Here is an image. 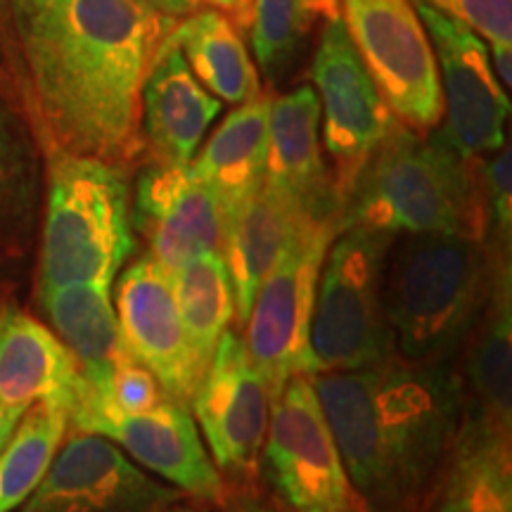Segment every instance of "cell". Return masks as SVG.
I'll return each mask as SVG.
<instances>
[{
	"mask_svg": "<svg viewBox=\"0 0 512 512\" xmlns=\"http://www.w3.org/2000/svg\"><path fill=\"white\" fill-rule=\"evenodd\" d=\"M512 259H498L489 294L460 347L463 413L512 437Z\"/></svg>",
	"mask_w": 512,
	"mask_h": 512,
	"instance_id": "cell-19",
	"label": "cell"
},
{
	"mask_svg": "<svg viewBox=\"0 0 512 512\" xmlns=\"http://www.w3.org/2000/svg\"><path fill=\"white\" fill-rule=\"evenodd\" d=\"M110 292L98 285H64L36 292L50 328L79 363L86 380L83 399H102L110 392L117 370L131 361Z\"/></svg>",
	"mask_w": 512,
	"mask_h": 512,
	"instance_id": "cell-22",
	"label": "cell"
},
{
	"mask_svg": "<svg viewBox=\"0 0 512 512\" xmlns=\"http://www.w3.org/2000/svg\"><path fill=\"white\" fill-rule=\"evenodd\" d=\"M311 382L356 494L420 510L463 420L456 366L394 354Z\"/></svg>",
	"mask_w": 512,
	"mask_h": 512,
	"instance_id": "cell-2",
	"label": "cell"
},
{
	"mask_svg": "<svg viewBox=\"0 0 512 512\" xmlns=\"http://www.w3.org/2000/svg\"><path fill=\"white\" fill-rule=\"evenodd\" d=\"M304 219L339 230V192L320 143V100L316 88L297 86L271 98L268 112L266 181Z\"/></svg>",
	"mask_w": 512,
	"mask_h": 512,
	"instance_id": "cell-17",
	"label": "cell"
},
{
	"mask_svg": "<svg viewBox=\"0 0 512 512\" xmlns=\"http://www.w3.org/2000/svg\"><path fill=\"white\" fill-rule=\"evenodd\" d=\"M271 406L273 392L245 337L226 330L190 399L204 446L226 482H254Z\"/></svg>",
	"mask_w": 512,
	"mask_h": 512,
	"instance_id": "cell-10",
	"label": "cell"
},
{
	"mask_svg": "<svg viewBox=\"0 0 512 512\" xmlns=\"http://www.w3.org/2000/svg\"><path fill=\"white\" fill-rule=\"evenodd\" d=\"M174 275V297L192 349L207 370L221 335L235 318V292L221 252L190 259Z\"/></svg>",
	"mask_w": 512,
	"mask_h": 512,
	"instance_id": "cell-27",
	"label": "cell"
},
{
	"mask_svg": "<svg viewBox=\"0 0 512 512\" xmlns=\"http://www.w3.org/2000/svg\"><path fill=\"white\" fill-rule=\"evenodd\" d=\"M268 112H271L268 95H256L242 102L221 121L200 155L190 162L195 174L214 192L226 226L264 188Z\"/></svg>",
	"mask_w": 512,
	"mask_h": 512,
	"instance_id": "cell-24",
	"label": "cell"
},
{
	"mask_svg": "<svg viewBox=\"0 0 512 512\" xmlns=\"http://www.w3.org/2000/svg\"><path fill=\"white\" fill-rule=\"evenodd\" d=\"M24 408L17 406H8L3 399H0V451H3L5 444H8L12 432L17 430L19 420H22Z\"/></svg>",
	"mask_w": 512,
	"mask_h": 512,
	"instance_id": "cell-35",
	"label": "cell"
},
{
	"mask_svg": "<svg viewBox=\"0 0 512 512\" xmlns=\"http://www.w3.org/2000/svg\"><path fill=\"white\" fill-rule=\"evenodd\" d=\"M140 3L150 5L152 10L162 12V15L181 19V17H188L190 12H195L200 0H140Z\"/></svg>",
	"mask_w": 512,
	"mask_h": 512,
	"instance_id": "cell-34",
	"label": "cell"
},
{
	"mask_svg": "<svg viewBox=\"0 0 512 512\" xmlns=\"http://www.w3.org/2000/svg\"><path fill=\"white\" fill-rule=\"evenodd\" d=\"M311 79L320 100V143L330 159L342 202L370 152L380 145L396 119L351 46L339 15L323 22Z\"/></svg>",
	"mask_w": 512,
	"mask_h": 512,
	"instance_id": "cell-12",
	"label": "cell"
},
{
	"mask_svg": "<svg viewBox=\"0 0 512 512\" xmlns=\"http://www.w3.org/2000/svg\"><path fill=\"white\" fill-rule=\"evenodd\" d=\"M69 432V415L50 403L24 411L17 430L0 451V512H15L46 477Z\"/></svg>",
	"mask_w": 512,
	"mask_h": 512,
	"instance_id": "cell-28",
	"label": "cell"
},
{
	"mask_svg": "<svg viewBox=\"0 0 512 512\" xmlns=\"http://www.w3.org/2000/svg\"><path fill=\"white\" fill-rule=\"evenodd\" d=\"M456 17L489 43H512V0H422Z\"/></svg>",
	"mask_w": 512,
	"mask_h": 512,
	"instance_id": "cell-30",
	"label": "cell"
},
{
	"mask_svg": "<svg viewBox=\"0 0 512 512\" xmlns=\"http://www.w3.org/2000/svg\"><path fill=\"white\" fill-rule=\"evenodd\" d=\"M256 475L285 512H351L349 482L311 375H294L273 399Z\"/></svg>",
	"mask_w": 512,
	"mask_h": 512,
	"instance_id": "cell-7",
	"label": "cell"
},
{
	"mask_svg": "<svg viewBox=\"0 0 512 512\" xmlns=\"http://www.w3.org/2000/svg\"><path fill=\"white\" fill-rule=\"evenodd\" d=\"M131 223L147 254L171 273L195 256L221 252L226 235L219 202L192 164L147 159L131 185Z\"/></svg>",
	"mask_w": 512,
	"mask_h": 512,
	"instance_id": "cell-15",
	"label": "cell"
},
{
	"mask_svg": "<svg viewBox=\"0 0 512 512\" xmlns=\"http://www.w3.org/2000/svg\"><path fill=\"white\" fill-rule=\"evenodd\" d=\"M221 512H285L273 498L256 491L252 482H228L226 496L219 505Z\"/></svg>",
	"mask_w": 512,
	"mask_h": 512,
	"instance_id": "cell-31",
	"label": "cell"
},
{
	"mask_svg": "<svg viewBox=\"0 0 512 512\" xmlns=\"http://www.w3.org/2000/svg\"><path fill=\"white\" fill-rule=\"evenodd\" d=\"M10 29H12V17H10V8H8V0H0V62L8 60V55L12 57L17 53L12 48H17L15 43L10 41ZM12 34H15V29H12Z\"/></svg>",
	"mask_w": 512,
	"mask_h": 512,
	"instance_id": "cell-37",
	"label": "cell"
},
{
	"mask_svg": "<svg viewBox=\"0 0 512 512\" xmlns=\"http://www.w3.org/2000/svg\"><path fill=\"white\" fill-rule=\"evenodd\" d=\"M171 38L190 72L211 95L230 105L261 95V81L238 27L221 10H195L176 22Z\"/></svg>",
	"mask_w": 512,
	"mask_h": 512,
	"instance_id": "cell-26",
	"label": "cell"
},
{
	"mask_svg": "<svg viewBox=\"0 0 512 512\" xmlns=\"http://www.w3.org/2000/svg\"><path fill=\"white\" fill-rule=\"evenodd\" d=\"M302 3H304V12L306 17H309V22H313V19L325 22V19L339 15L337 0H302Z\"/></svg>",
	"mask_w": 512,
	"mask_h": 512,
	"instance_id": "cell-38",
	"label": "cell"
},
{
	"mask_svg": "<svg viewBox=\"0 0 512 512\" xmlns=\"http://www.w3.org/2000/svg\"><path fill=\"white\" fill-rule=\"evenodd\" d=\"M420 512H512V437L463 413Z\"/></svg>",
	"mask_w": 512,
	"mask_h": 512,
	"instance_id": "cell-21",
	"label": "cell"
},
{
	"mask_svg": "<svg viewBox=\"0 0 512 512\" xmlns=\"http://www.w3.org/2000/svg\"><path fill=\"white\" fill-rule=\"evenodd\" d=\"M430 36L439 69L444 117L439 131L460 155H494L508 143L505 121L510 98L491 67L489 50L477 31L432 5L413 0Z\"/></svg>",
	"mask_w": 512,
	"mask_h": 512,
	"instance_id": "cell-11",
	"label": "cell"
},
{
	"mask_svg": "<svg viewBox=\"0 0 512 512\" xmlns=\"http://www.w3.org/2000/svg\"><path fill=\"white\" fill-rule=\"evenodd\" d=\"M498 259L460 233L396 235L384 268V313L394 354L453 363L482 311Z\"/></svg>",
	"mask_w": 512,
	"mask_h": 512,
	"instance_id": "cell-4",
	"label": "cell"
},
{
	"mask_svg": "<svg viewBox=\"0 0 512 512\" xmlns=\"http://www.w3.org/2000/svg\"><path fill=\"white\" fill-rule=\"evenodd\" d=\"M204 3L214 5L216 10H221V12H226V15L235 17L240 24L252 22L254 0H204Z\"/></svg>",
	"mask_w": 512,
	"mask_h": 512,
	"instance_id": "cell-36",
	"label": "cell"
},
{
	"mask_svg": "<svg viewBox=\"0 0 512 512\" xmlns=\"http://www.w3.org/2000/svg\"><path fill=\"white\" fill-rule=\"evenodd\" d=\"M41 190V147L34 126L0 88V256L27 254Z\"/></svg>",
	"mask_w": 512,
	"mask_h": 512,
	"instance_id": "cell-25",
	"label": "cell"
},
{
	"mask_svg": "<svg viewBox=\"0 0 512 512\" xmlns=\"http://www.w3.org/2000/svg\"><path fill=\"white\" fill-rule=\"evenodd\" d=\"M351 512H420L418 508H403V505H377V503H368L363 498H358L356 508Z\"/></svg>",
	"mask_w": 512,
	"mask_h": 512,
	"instance_id": "cell-40",
	"label": "cell"
},
{
	"mask_svg": "<svg viewBox=\"0 0 512 512\" xmlns=\"http://www.w3.org/2000/svg\"><path fill=\"white\" fill-rule=\"evenodd\" d=\"M396 235L351 226L332 238L311 316L316 373L375 366L394 356L384 313V268Z\"/></svg>",
	"mask_w": 512,
	"mask_h": 512,
	"instance_id": "cell-6",
	"label": "cell"
},
{
	"mask_svg": "<svg viewBox=\"0 0 512 512\" xmlns=\"http://www.w3.org/2000/svg\"><path fill=\"white\" fill-rule=\"evenodd\" d=\"M86 394L79 363L43 320L0 297V399L27 411L50 403L72 415Z\"/></svg>",
	"mask_w": 512,
	"mask_h": 512,
	"instance_id": "cell-18",
	"label": "cell"
},
{
	"mask_svg": "<svg viewBox=\"0 0 512 512\" xmlns=\"http://www.w3.org/2000/svg\"><path fill=\"white\" fill-rule=\"evenodd\" d=\"M311 228L325 226L304 219L285 197H280L266 183L228 223L221 254L233 280L235 316L240 325H245L256 292L271 268L278 264L285 249Z\"/></svg>",
	"mask_w": 512,
	"mask_h": 512,
	"instance_id": "cell-23",
	"label": "cell"
},
{
	"mask_svg": "<svg viewBox=\"0 0 512 512\" xmlns=\"http://www.w3.org/2000/svg\"><path fill=\"white\" fill-rule=\"evenodd\" d=\"M221 107V100L190 72L171 34L166 36L143 86L140 128L147 159L190 164L200 150L204 133L221 114Z\"/></svg>",
	"mask_w": 512,
	"mask_h": 512,
	"instance_id": "cell-20",
	"label": "cell"
},
{
	"mask_svg": "<svg viewBox=\"0 0 512 512\" xmlns=\"http://www.w3.org/2000/svg\"><path fill=\"white\" fill-rule=\"evenodd\" d=\"M12 261H8V259H3V256H0V266H10Z\"/></svg>",
	"mask_w": 512,
	"mask_h": 512,
	"instance_id": "cell-42",
	"label": "cell"
},
{
	"mask_svg": "<svg viewBox=\"0 0 512 512\" xmlns=\"http://www.w3.org/2000/svg\"><path fill=\"white\" fill-rule=\"evenodd\" d=\"M309 17L302 0H254L252 48L261 72L275 79L302 46Z\"/></svg>",
	"mask_w": 512,
	"mask_h": 512,
	"instance_id": "cell-29",
	"label": "cell"
},
{
	"mask_svg": "<svg viewBox=\"0 0 512 512\" xmlns=\"http://www.w3.org/2000/svg\"><path fill=\"white\" fill-rule=\"evenodd\" d=\"M117 444L138 467L155 472L185 496L219 508L228 482L211 460L190 408L164 399L138 415H83L69 425Z\"/></svg>",
	"mask_w": 512,
	"mask_h": 512,
	"instance_id": "cell-16",
	"label": "cell"
},
{
	"mask_svg": "<svg viewBox=\"0 0 512 512\" xmlns=\"http://www.w3.org/2000/svg\"><path fill=\"white\" fill-rule=\"evenodd\" d=\"M157 512H214V505L197 501V498L183 494V496H178L176 501L166 503L164 508H159Z\"/></svg>",
	"mask_w": 512,
	"mask_h": 512,
	"instance_id": "cell-39",
	"label": "cell"
},
{
	"mask_svg": "<svg viewBox=\"0 0 512 512\" xmlns=\"http://www.w3.org/2000/svg\"><path fill=\"white\" fill-rule=\"evenodd\" d=\"M114 313L128 356L155 375L166 399L190 408L204 368L185 332L171 271L152 254L138 256L119 275Z\"/></svg>",
	"mask_w": 512,
	"mask_h": 512,
	"instance_id": "cell-14",
	"label": "cell"
},
{
	"mask_svg": "<svg viewBox=\"0 0 512 512\" xmlns=\"http://www.w3.org/2000/svg\"><path fill=\"white\" fill-rule=\"evenodd\" d=\"M335 233L311 228L285 249L261 283L242 328L249 356L264 373L273 399L294 375H316L311 316L320 268Z\"/></svg>",
	"mask_w": 512,
	"mask_h": 512,
	"instance_id": "cell-9",
	"label": "cell"
},
{
	"mask_svg": "<svg viewBox=\"0 0 512 512\" xmlns=\"http://www.w3.org/2000/svg\"><path fill=\"white\" fill-rule=\"evenodd\" d=\"M366 226L392 235L460 233L482 242L475 157L394 121L342 200L339 230ZM337 230V233H339Z\"/></svg>",
	"mask_w": 512,
	"mask_h": 512,
	"instance_id": "cell-3",
	"label": "cell"
},
{
	"mask_svg": "<svg viewBox=\"0 0 512 512\" xmlns=\"http://www.w3.org/2000/svg\"><path fill=\"white\" fill-rule=\"evenodd\" d=\"M67 3L69 0H8L12 29H15V41L19 34H24L29 27H34L36 22L53 15V12L64 8Z\"/></svg>",
	"mask_w": 512,
	"mask_h": 512,
	"instance_id": "cell-32",
	"label": "cell"
},
{
	"mask_svg": "<svg viewBox=\"0 0 512 512\" xmlns=\"http://www.w3.org/2000/svg\"><path fill=\"white\" fill-rule=\"evenodd\" d=\"M10 266H0V285H3V280H5V271H8Z\"/></svg>",
	"mask_w": 512,
	"mask_h": 512,
	"instance_id": "cell-41",
	"label": "cell"
},
{
	"mask_svg": "<svg viewBox=\"0 0 512 512\" xmlns=\"http://www.w3.org/2000/svg\"><path fill=\"white\" fill-rule=\"evenodd\" d=\"M351 46L396 121L430 133L444 117L439 69L413 0H337Z\"/></svg>",
	"mask_w": 512,
	"mask_h": 512,
	"instance_id": "cell-8",
	"label": "cell"
},
{
	"mask_svg": "<svg viewBox=\"0 0 512 512\" xmlns=\"http://www.w3.org/2000/svg\"><path fill=\"white\" fill-rule=\"evenodd\" d=\"M491 67L505 93L512 86V43H491Z\"/></svg>",
	"mask_w": 512,
	"mask_h": 512,
	"instance_id": "cell-33",
	"label": "cell"
},
{
	"mask_svg": "<svg viewBox=\"0 0 512 512\" xmlns=\"http://www.w3.org/2000/svg\"><path fill=\"white\" fill-rule=\"evenodd\" d=\"M178 19L140 0H69L17 36L24 110L41 150L143 162V86Z\"/></svg>",
	"mask_w": 512,
	"mask_h": 512,
	"instance_id": "cell-1",
	"label": "cell"
},
{
	"mask_svg": "<svg viewBox=\"0 0 512 512\" xmlns=\"http://www.w3.org/2000/svg\"><path fill=\"white\" fill-rule=\"evenodd\" d=\"M178 496L183 491L152 479L114 441L69 430L17 512H157Z\"/></svg>",
	"mask_w": 512,
	"mask_h": 512,
	"instance_id": "cell-13",
	"label": "cell"
},
{
	"mask_svg": "<svg viewBox=\"0 0 512 512\" xmlns=\"http://www.w3.org/2000/svg\"><path fill=\"white\" fill-rule=\"evenodd\" d=\"M46 159V211L36 266V292L64 285L112 290L136 252L128 169L93 157L41 150Z\"/></svg>",
	"mask_w": 512,
	"mask_h": 512,
	"instance_id": "cell-5",
	"label": "cell"
}]
</instances>
